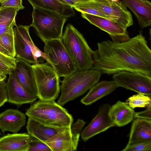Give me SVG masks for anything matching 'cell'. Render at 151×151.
<instances>
[{
	"label": "cell",
	"instance_id": "cell-1",
	"mask_svg": "<svg viewBox=\"0 0 151 151\" xmlns=\"http://www.w3.org/2000/svg\"><path fill=\"white\" fill-rule=\"evenodd\" d=\"M93 51V66L101 74L114 75L122 71L137 73L151 77V51L142 31L127 41L107 40L97 44Z\"/></svg>",
	"mask_w": 151,
	"mask_h": 151
},
{
	"label": "cell",
	"instance_id": "cell-2",
	"mask_svg": "<svg viewBox=\"0 0 151 151\" xmlns=\"http://www.w3.org/2000/svg\"><path fill=\"white\" fill-rule=\"evenodd\" d=\"M25 115L46 125L56 128H70L73 121L67 110L54 100L39 99L31 105Z\"/></svg>",
	"mask_w": 151,
	"mask_h": 151
},
{
	"label": "cell",
	"instance_id": "cell-3",
	"mask_svg": "<svg viewBox=\"0 0 151 151\" xmlns=\"http://www.w3.org/2000/svg\"><path fill=\"white\" fill-rule=\"evenodd\" d=\"M61 40L78 70L91 69L93 64V50L83 35L71 24L66 27Z\"/></svg>",
	"mask_w": 151,
	"mask_h": 151
},
{
	"label": "cell",
	"instance_id": "cell-4",
	"mask_svg": "<svg viewBox=\"0 0 151 151\" xmlns=\"http://www.w3.org/2000/svg\"><path fill=\"white\" fill-rule=\"evenodd\" d=\"M98 70L76 71L64 78L60 86L61 95L57 103L63 106L83 95L99 82L101 75Z\"/></svg>",
	"mask_w": 151,
	"mask_h": 151
},
{
	"label": "cell",
	"instance_id": "cell-5",
	"mask_svg": "<svg viewBox=\"0 0 151 151\" xmlns=\"http://www.w3.org/2000/svg\"><path fill=\"white\" fill-rule=\"evenodd\" d=\"M32 22L30 25L44 43L52 40L61 39L63 26L68 18L56 12L33 8Z\"/></svg>",
	"mask_w": 151,
	"mask_h": 151
},
{
	"label": "cell",
	"instance_id": "cell-6",
	"mask_svg": "<svg viewBox=\"0 0 151 151\" xmlns=\"http://www.w3.org/2000/svg\"><path fill=\"white\" fill-rule=\"evenodd\" d=\"M37 88V97L44 101H52L58 97L60 92L59 77L47 62L32 65Z\"/></svg>",
	"mask_w": 151,
	"mask_h": 151
},
{
	"label": "cell",
	"instance_id": "cell-7",
	"mask_svg": "<svg viewBox=\"0 0 151 151\" xmlns=\"http://www.w3.org/2000/svg\"><path fill=\"white\" fill-rule=\"evenodd\" d=\"M44 43V53L46 60L53 68L59 77H65L78 70L61 39L50 40Z\"/></svg>",
	"mask_w": 151,
	"mask_h": 151
},
{
	"label": "cell",
	"instance_id": "cell-8",
	"mask_svg": "<svg viewBox=\"0 0 151 151\" xmlns=\"http://www.w3.org/2000/svg\"><path fill=\"white\" fill-rule=\"evenodd\" d=\"M30 26L19 25L13 28L16 58L31 64L39 63L38 58L46 60L44 52L35 45L30 35Z\"/></svg>",
	"mask_w": 151,
	"mask_h": 151
},
{
	"label": "cell",
	"instance_id": "cell-9",
	"mask_svg": "<svg viewBox=\"0 0 151 151\" xmlns=\"http://www.w3.org/2000/svg\"><path fill=\"white\" fill-rule=\"evenodd\" d=\"M86 123L78 119L70 128L64 129L45 143L52 151L76 150L81 132Z\"/></svg>",
	"mask_w": 151,
	"mask_h": 151
},
{
	"label": "cell",
	"instance_id": "cell-10",
	"mask_svg": "<svg viewBox=\"0 0 151 151\" xmlns=\"http://www.w3.org/2000/svg\"><path fill=\"white\" fill-rule=\"evenodd\" d=\"M112 78L119 87L151 96V77L137 73L122 71Z\"/></svg>",
	"mask_w": 151,
	"mask_h": 151
},
{
	"label": "cell",
	"instance_id": "cell-11",
	"mask_svg": "<svg viewBox=\"0 0 151 151\" xmlns=\"http://www.w3.org/2000/svg\"><path fill=\"white\" fill-rule=\"evenodd\" d=\"M88 2L103 11L111 20L126 29L133 24L132 14L122 2L103 0L98 1L92 0Z\"/></svg>",
	"mask_w": 151,
	"mask_h": 151
},
{
	"label": "cell",
	"instance_id": "cell-12",
	"mask_svg": "<svg viewBox=\"0 0 151 151\" xmlns=\"http://www.w3.org/2000/svg\"><path fill=\"white\" fill-rule=\"evenodd\" d=\"M81 15L91 24L108 33L113 42H123L130 39L127 29L114 20L86 13H81Z\"/></svg>",
	"mask_w": 151,
	"mask_h": 151
},
{
	"label": "cell",
	"instance_id": "cell-13",
	"mask_svg": "<svg viewBox=\"0 0 151 151\" xmlns=\"http://www.w3.org/2000/svg\"><path fill=\"white\" fill-rule=\"evenodd\" d=\"M111 106L108 104H103L89 124L82 132L81 137L84 142L95 135L106 130L115 125L108 115Z\"/></svg>",
	"mask_w": 151,
	"mask_h": 151
},
{
	"label": "cell",
	"instance_id": "cell-14",
	"mask_svg": "<svg viewBox=\"0 0 151 151\" xmlns=\"http://www.w3.org/2000/svg\"><path fill=\"white\" fill-rule=\"evenodd\" d=\"M16 58V66L13 70L17 80L27 92L37 97V88L32 65L24 60Z\"/></svg>",
	"mask_w": 151,
	"mask_h": 151
},
{
	"label": "cell",
	"instance_id": "cell-15",
	"mask_svg": "<svg viewBox=\"0 0 151 151\" xmlns=\"http://www.w3.org/2000/svg\"><path fill=\"white\" fill-rule=\"evenodd\" d=\"M6 83L8 102L18 106L33 102L37 98L27 92L17 80L13 70H11Z\"/></svg>",
	"mask_w": 151,
	"mask_h": 151
},
{
	"label": "cell",
	"instance_id": "cell-16",
	"mask_svg": "<svg viewBox=\"0 0 151 151\" xmlns=\"http://www.w3.org/2000/svg\"><path fill=\"white\" fill-rule=\"evenodd\" d=\"M26 122L25 114L17 109H8L0 113V129L3 134L6 131L17 133Z\"/></svg>",
	"mask_w": 151,
	"mask_h": 151
},
{
	"label": "cell",
	"instance_id": "cell-17",
	"mask_svg": "<svg viewBox=\"0 0 151 151\" xmlns=\"http://www.w3.org/2000/svg\"><path fill=\"white\" fill-rule=\"evenodd\" d=\"M122 2L129 9L136 17L141 28L151 24V3L148 0H122Z\"/></svg>",
	"mask_w": 151,
	"mask_h": 151
},
{
	"label": "cell",
	"instance_id": "cell-18",
	"mask_svg": "<svg viewBox=\"0 0 151 151\" xmlns=\"http://www.w3.org/2000/svg\"><path fill=\"white\" fill-rule=\"evenodd\" d=\"M30 138L28 133L8 134L0 137V151H27Z\"/></svg>",
	"mask_w": 151,
	"mask_h": 151
},
{
	"label": "cell",
	"instance_id": "cell-19",
	"mask_svg": "<svg viewBox=\"0 0 151 151\" xmlns=\"http://www.w3.org/2000/svg\"><path fill=\"white\" fill-rule=\"evenodd\" d=\"M135 112L126 102L119 101L111 106L108 115L115 126L121 127L133 120Z\"/></svg>",
	"mask_w": 151,
	"mask_h": 151
},
{
	"label": "cell",
	"instance_id": "cell-20",
	"mask_svg": "<svg viewBox=\"0 0 151 151\" xmlns=\"http://www.w3.org/2000/svg\"><path fill=\"white\" fill-rule=\"evenodd\" d=\"M118 87V84L113 80L98 82L90 89L87 94L81 99V102L85 105H91L109 94Z\"/></svg>",
	"mask_w": 151,
	"mask_h": 151
},
{
	"label": "cell",
	"instance_id": "cell-21",
	"mask_svg": "<svg viewBox=\"0 0 151 151\" xmlns=\"http://www.w3.org/2000/svg\"><path fill=\"white\" fill-rule=\"evenodd\" d=\"M151 141V120L137 118L132 124L128 145Z\"/></svg>",
	"mask_w": 151,
	"mask_h": 151
},
{
	"label": "cell",
	"instance_id": "cell-22",
	"mask_svg": "<svg viewBox=\"0 0 151 151\" xmlns=\"http://www.w3.org/2000/svg\"><path fill=\"white\" fill-rule=\"evenodd\" d=\"M65 128L47 126L30 118H28L26 125L27 133L30 136L45 143Z\"/></svg>",
	"mask_w": 151,
	"mask_h": 151
},
{
	"label": "cell",
	"instance_id": "cell-23",
	"mask_svg": "<svg viewBox=\"0 0 151 151\" xmlns=\"http://www.w3.org/2000/svg\"><path fill=\"white\" fill-rule=\"evenodd\" d=\"M33 8H39L58 13L67 18L74 17L73 8L63 0H27Z\"/></svg>",
	"mask_w": 151,
	"mask_h": 151
},
{
	"label": "cell",
	"instance_id": "cell-24",
	"mask_svg": "<svg viewBox=\"0 0 151 151\" xmlns=\"http://www.w3.org/2000/svg\"><path fill=\"white\" fill-rule=\"evenodd\" d=\"M19 8L0 7V35L10 31L17 25L15 17Z\"/></svg>",
	"mask_w": 151,
	"mask_h": 151
},
{
	"label": "cell",
	"instance_id": "cell-25",
	"mask_svg": "<svg viewBox=\"0 0 151 151\" xmlns=\"http://www.w3.org/2000/svg\"><path fill=\"white\" fill-rule=\"evenodd\" d=\"M126 103L134 109L136 107H147L151 104V97L141 93H138L129 98Z\"/></svg>",
	"mask_w": 151,
	"mask_h": 151
},
{
	"label": "cell",
	"instance_id": "cell-26",
	"mask_svg": "<svg viewBox=\"0 0 151 151\" xmlns=\"http://www.w3.org/2000/svg\"><path fill=\"white\" fill-rule=\"evenodd\" d=\"M0 44L9 52L12 57L15 58L14 37L13 28L9 32L0 35Z\"/></svg>",
	"mask_w": 151,
	"mask_h": 151
},
{
	"label": "cell",
	"instance_id": "cell-27",
	"mask_svg": "<svg viewBox=\"0 0 151 151\" xmlns=\"http://www.w3.org/2000/svg\"><path fill=\"white\" fill-rule=\"evenodd\" d=\"M73 8L81 13H86L111 19L103 11L90 4L88 2L76 3Z\"/></svg>",
	"mask_w": 151,
	"mask_h": 151
},
{
	"label": "cell",
	"instance_id": "cell-28",
	"mask_svg": "<svg viewBox=\"0 0 151 151\" xmlns=\"http://www.w3.org/2000/svg\"><path fill=\"white\" fill-rule=\"evenodd\" d=\"M27 151H52L47 144L30 136Z\"/></svg>",
	"mask_w": 151,
	"mask_h": 151
},
{
	"label": "cell",
	"instance_id": "cell-29",
	"mask_svg": "<svg viewBox=\"0 0 151 151\" xmlns=\"http://www.w3.org/2000/svg\"><path fill=\"white\" fill-rule=\"evenodd\" d=\"M151 141L128 145L122 151H151Z\"/></svg>",
	"mask_w": 151,
	"mask_h": 151
},
{
	"label": "cell",
	"instance_id": "cell-30",
	"mask_svg": "<svg viewBox=\"0 0 151 151\" xmlns=\"http://www.w3.org/2000/svg\"><path fill=\"white\" fill-rule=\"evenodd\" d=\"M16 58L6 56L0 52V62L8 66L11 70H13L16 66Z\"/></svg>",
	"mask_w": 151,
	"mask_h": 151
},
{
	"label": "cell",
	"instance_id": "cell-31",
	"mask_svg": "<svg viewBox=\"0 0 151 151\" xmlns=\"http://www.w3.org/2000/svg\"><path fill=\"white\" fill-rule=\"evenodd\" d=\"M6 83L4 81H0V107L8 102Z\"/></svg>",
	"mask_w": 151,
	"mask_h": 151
},
{
	"label": "cell",
	"instance_id": "cell-32",
	"mask_svg": "<svg viewBox=\"0 0 151 151\" xmlns=\"http://www.w3.org/2000/svg\"><path fill=\"white\" fill-rule=\"evenodd\" d=\"M0 3L1 6L5 7L17 8L20 9L24 8L22 0H6Z\"/></svg>",
	"mask_w": 151,
	"mask_h": 151
},
{
	"label": "cell",
	"instance_id": "cell-33",
	"mask_svg": "<svg viewBox=\"0 0 151 151\" xmlns=\"http://www.w3.org/2000/svg\"><path fill=\"white\" fill-rule=\"evenodd\" d=\"M145 110L135 112L134 118L151 120V104L148 105Z\"/></svg>",
	"mask_w": 151,
	"mask_h": 151
},
{
	"label": "cell",
	"instance_id": "cell-34",
	"mask_svg": "<svg viewBox=\"0 0 151 151\" xmlns=\"http://www.w3.org/2000/svg\"><path fill=\"white\" fill-rule=\"evenodd\" d=\"M11 70L8 66L0 62V73L6 75L9 74Z\"/></svg>",
	"mask_w": 151,
	"mask_h": 151
},
{
	"label": "cell",
	"instance_id": "cell-35",
	"mask_svg": "<svg viewBox=\"0 0 151 151\" xmlns=\"http://www.w3.org/2000/svg\"><path fill=\"white\" fill-rule=\"evenodd\" d=\"M0 52L9 57H12L9 52L3 46L0 44Z\"/></svg>",
	"mask_w": 151,
	"mask_h": 151
},
{
	"label": "cell",
	"instance_id": "cell-36",
	"mask_svg": "<svg viewBox=\"0 0 151 151\" xmlns=\"http://www.w3.org/2000/svg\"><path fill=\"white\" fill-rule=\"evenodd\" d=\"M68 5L71 6L73 7L75 5L76 3L72 0H63Z\"/></svg>",
	"mask_w": 151,
	"mask_h": 151
},
{
	"label": "cell",
	"instance_id": "cell-37",
	"mask_svg": "<svg viewBox=\"0 0 151 151\" xmlns=\"http://www.w3.org/2000/svg\"><path fill=\"white\" fill-rule=\"evenodd\" d=\"M76 4L83 3L92 1V0H72Z\"/></svg>",
	"mask_w": 151,
	"mask_h": 151
},
{
	"label": "cell",
	"instance_id": "cell-38",
	"mask_svg": "<svg viewBox=\"0 0 151 151\" xmlns=\"http://www.w3.org/2000/svg\"><path fill=\"white\" fill-rule=\"evenodd\" d=\"M6 78V75L0 73V81H4Z\"/></svg>",
	"mask_w": 151,
	"mask_h": 151
},
{
	"label": "cell",
	"instance_id": "cell-39",
	"mask_svg": "<svg viewBox=\"0 0 151 151\" xmlns=\"http://www.w3.org/2000/svg\"><path fill=\"white\" fill-rule=\"evenodd\" d=\"M111 1H118L119 0H111Z\"/></svg>",
	"mask_w": 151,
	"mask_h": 151
},
{
	"label": "cell",
	"instance_id": "cell-40",
	"mask_svg": "<svg viewBox=\"0 0 151 151\" xmlns=\"http://www.w3.org/2000/svg\"><path fill=\"white\" fill-rule=\"evenodd\" d=\"M92 0L95 1H102V0Z\"/></svg>",
	"mask_w": 151,
	"mask_h": 151
},
{
	"label": "cell",
	"instance_id": "cell-41",
	"mask_svg": "<svg viewBox=\"0 0 151 151\" xmlns=\"http://www.w3.org/2000/svg\"><path fill=\"white\" fill-rule=\"evenodd\" d=\"M6 0H0V3Z\"/></svg>",
	"mask_w": 151,
	"mask_h": 151
},
{
	"label": "cell",
	"instance_id": "cell-42",
	"mask_svg": "<svg viewBox=\"0 0 151 151\" xmlns=\"http://www.w3.org/2000/svg\"><path fill=\"white\" fill-rule=\"evenodd\" d=\"M1 134V133L0 132V135Z\"/></svg>",
	"mask_w": 151,
	"mask_h": 151
}]
</instances>
